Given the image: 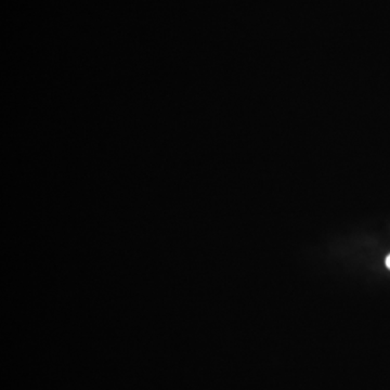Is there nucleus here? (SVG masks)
<instances>
[{
	"label": "nucleus",
	"mask_w": 390,
	"mask_h": 390,
	"mask_svg": "<svg viewBox=\"0 0 390 390\" xmlns=\"http://www.w3.org/2000/svg\"><path fill=\"white\" fill-rule=\"evenodd\" d=\"M386 267L390 270V255H388L387 258L385 260Z\"/></svg>",
	"instance_id": "nucleus-1"
}]
</instances>
